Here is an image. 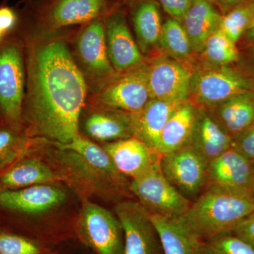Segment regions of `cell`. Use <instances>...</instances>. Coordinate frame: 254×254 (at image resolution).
I'll use <instances>...</instances> for the list:
<instances>
[{"label":"cell","instance_id":"6da1fadb","mask_svg":"<svg viewBox=\"0 0 254 254\" xmlns=\"http://www.w3.org/2000/svg\"><path fill=\"white\" fill-rule=\"evenodd\" d=\"M24 58L23 114L37 133L55 143H69L79 136L78 120L86 100L81 71L61 41L31 47Z\"/></svg>","mask_w":254,"mask_h":254},{"label":"cell","instance_id":"7a4b0ae2","mask_svg":"<svg viewBox=\"0 0 254 254\" xmlns=\"http://www.w3.org/2000/svg\"><path fill=\"white\" fill-rule=\"evenodd\" d=\"M254 212V195L216 185H206L182 216L201 240L231 232Z\"/></svg>","mask_w":254,"mask_h":254},{"label":"cell","instance_id":"3957f363","mask_svg":"<svg viewBox=\"0 0 254 254\" xmlns=\"http://www.w3.org/2000/svg\"><path fill=\"white\" fill-rule=\"evenodd\" d=\"M26 91L23 46L16 40L0 42V111L11 126L22 122Z\"/></svg>","mask_w":254,"mask_h":254},{"label":"cell","instance_id":"277c9868","mask_svg":"<svg viewBox=\"0 0 254 254\" xmlns=\"http://www.w3.org/2000/svg\"><path fill=\"white\" fill-rule=\"evenodd\" d=\"M129 190L150 213L163 216H184L192 203L167 180L160 159L146 173L131 180Z\"/></svg>","mask_w":254,"mask_h":254},{"label":"cell","instance_id":"5b68a950","mask_svg":"<svg viewBox=\"0 0 254 254\" xmlns=\"http://www.w3.org/2000/svg\"><path fill=\"white\" fill-rule=\"evenodd\" d=\"M160 166L170 183L190 201L206 187L208 164L190 145L162 155Z\"/></svg>","mask_w":254,"mask_h":254},{"label":"cell","instance_id":"8992f818","mask_svg":"<svg viewBox=\"0 0 254 254\" xmlns=\"http://www.w3.org/2000/svg\"><path fill=\"white\" fill-rule=\"evenodd\" d=\"M115 212L125 235L124 254H161L158 232L143 205L123 200L115 205Z\"/></svg>","mask_w":254,"mask_h":254},{"label":"cell","instance_id":"52a82bcc","mask_svg":"<svg viewBox=\"0 0 254 254\" xmlns=\"http://www.w3.org/2000/svg\"><path fill=\"white\" fill-rule=\"evenodd\" d=\"M80 228L87 243L98 254H124L121 224L107 209L91 202L84 203Z\"/></svg>","mask_w":254,"mask_h":254},{"label":"cell","instance_id":"ba28073f","mask_svg":"<svg viewBox=\"0 0 254 254\" xmlns=\"http://www.w3.org/2000/svg\"><path fill=\"white\" fill-rule=\"evenodd\" d=\"M150 99L148 68L145 66L110 82L97 95L98 101L107 108L129 114L139 112Z\"/></svg>","mask_w":254,"mask_h":254},{"label":"cell","instance_id":"9c48e42d","mask_svg":"<svg viewBox=\"0 0 254 254\" xmlns=\"http://www.w3.org/2000/svg\"><path fill=\"white\" fill-rule=\"evenodd\" d=\"M195 98L202 104L217 105L234 95L252 91L250 80L227 67L202 71L190 83Z\"/></svg>","mask_w":254,"mask_h":254},{"label":"cell","instance_id":"30bf717a","mask_svg":"<svg viewBox=\"0 0 254 254\" xmlns=\"http://www.w3.org/2000/svg\"><path fill=\"white\" fill-rule=\"evenodd\" d=\"M192 77L191 71L182 64L158 57L148 68L150 98L187 101Z\"/></svg>","mask_w":254,"mask_h":254},{"label":"cell","instance_id":"8fae6325","mask_svg":"<svg viewBox=\"0 0 254 254\" xmlns=\"http://www.w3.org/2000/svg\"><path fill=\"white\" fill-rule=\"evenodd\" d=\"M208 185L254 195L253 160L231 147L208 164Z\"/></svg>","mask_w":254,"mask_h":254},{"label":"cell","instance_id":"7c38bea8","mask_svg":"<svg viewBox=\"0 0 254 254\" xmlns=\"http://www.w3.org/2000/svg\"><path fill=\"white\" fill-rule=\"evenodd\" d=\"M105 29L108 58L113 67L118 71H127L140 66L143 58L125 14L120 11L110 13L105 19Z\"/></svg>","mask_w":254,"mask_h":254},{"label":"cell","instance_id":"4fadbf2b","mask_svg":"<svg viewBox=\"0 0 254 254\" xmlns=\"http://www.w3.org/2000/svg\"><path fill=\"white\" fill-rule=\"evenodd\" d=\"M108 0H53L40 10L41 23L60 28L87 24L101 17Z\"/></svg>","mask_w":254,"mask_h":254},{"label":"cell","instance_id":"5bb4252c","mask_svg":"<svg viewBox=\"0 0 254 254\" xmlns=\"http://www.w3.org/2000/svg\"><path fill=\"white\" fill-rule=\"evenodd\" d=\"M76 50L80 61L91 76L105 78L114 72L108 58L105 23L101 17L87 23L78 37Z\"/></svg>","mask_w":254,"mask_h":254},{"label":"cell","instance_id":"9a60e30c","mask_svg":"<svg viewBox=\"0 0 254 254\" xmlns=\"http://www.w3.org/2000/svg\"><path fill=\"white\" fill-rule=\"evenodd\" d=\"M103 148L120 173L131 180L146 173L161 157L134 136L105 143Z\"/></svg>","mask_w":254,"mask_h":254},{"label":"cell","instance_id":"2e32d148","mask_svg":"<svg viewBox=\"0 0 254 254\" xmlns=\"http://www.w3.org/2000/svg\"><path fill=\"white\" fill-rule=\"evenodd\" d=\"M65 198L66 194L61 189L45 184L0 190V206L26 213L46 212Z\"/></svg>","mask_w":254,"mask_h":254},{"label":"cell","instance_id":"e0dca14e","mask_svg":"<svg viewBox=\"0 0 254 254\" xmlns=\"http://www.w3.org/2000/svg\"><path fill=\"white\" fill-rule=\"evenodd\" d=\"M150 218L164 254H203V240L191 231L182 217L150 213Z\"/></svg>","mask_w":254,"mask_h":254},{"label":"cell","instance_id":"ac0fdd59","mask_svg":"<svg viewBox=\"0 0 254 254\" xmlns=\"http://www.w3.org/2000/svg\"><path fill=\"white\" fill-rule=\"evenodd\" d=\"M184 102L150 99L143 109L131 114L133 136L157 152L164 126L173 112Z\"/></svg>","mask_w":254,"mask_h":254},{"label":"cell","instance_id":"d6986e66","mask_svg":"<svg viewBox=\"0 0 254 254\" xmlns=\"http://www.w3.org/2000/svg\"><path fill=\"white\" fill-rule=\"evenodd\" d=\"M232 138L210 114L198 110L190 145L208 164L232 147Z\"/></svg>","mask_w":254,"mask_h":254},{"label":"cell","instance_id":"ffe728a7","mask_svg":"<svg viewBox=\"0 0 254 254\" xmlns=\"http://www.w3.org/2000/svg\"><path fill=\"white\" fill-rule=\"evenodd\" d=\"M210 115L232 138H235L254 125V92L234 95L217 105Z\"/></svg>","mask_w":254,"mask_h":254},{"label":"cell","instance_id":"44dd1931","mask_svg":"<svg viewBox=\"0 0 254 254\" xmlns=\"http://www.w3.org/2000/svg\"><path fill=\"white\" fill-rule=\"evenodd\" d=\"M55 145L62 150L73 152L83 158L122 193H125L127 190L130 191L125 176L120 173L103 147L81 136L76 137L66 144L55 143Z\"/></svg>","mask_w":254,"mask_h":254},{"label":"cell","instance_id":"7402d4cb","mask_svg":"<svg viewBox=\"0 0 254 254\" xmlns=\"http://www.w3.org/2000/svg\"><path fill=\"white\" fill-rule=\"evenodd\" d=\"M222 17L208 0H192L182 21L192 50H204L209 37L220 27Z\"/></svg>","mask_w":254,"mask_h":254},{"label":"cell","instance_id":"603a6c76","mask_svg":"<svg viewBox=\"0 0 254 254\" xmlns=\"http://www.w3.org/2000/svg\"><path fill=\"white\" fill-rule=\"evenodd\" d=\"M198 110L184 102L172 114L160 134L157 153L160 156L175 151L187 144L191 134Z\"/></svg>","mask_w":254,"mask_h":254},{"label":"cell","instance_id":"cb8c5ba5","mask_svg":"<svg viewBox=\"0 0 254 254\" xmlns=\"http://www.w3.org/2000/svg\"><path fill=\"white\" fill-rule=\"evenodd\" d=\"M85 127L90 136L99 141H118L133 136L131 114L118 110L92 114Z\"/></svg>","mask_w":254,"mask_h":254},{"label":"cell","instance_id":"d4e9b609","mask_svg":"<svg viewBox=\"0 0 254 254\" xmlns=\"http://www.w3.org/2000/svg\"><path fill=\"white\" fill-rule=\"evenodd\" d=\"M46 165L36 159H28L15 165L0 177L3 190H18L58 180Z\"/></svg>","mask_w":254,"mask_h":254},{"label":"cell","instance_id":"484cf974","mask_svg":"<svg viewBox=\"0 0 254 254\" xmlns=\"http://www.w3.org/2000/svg\"><path fill=\"white\" fill-rule=\"evenodd\" d=\"M133 23L140 48L148 51L160 42L161 36V15L158 3L143 0L138 3L133 12Z\"/></svg>","mask_w":254,"mask_h":254},{"label":"cell","instance_id":"4316f807","mask_svg":"<svg viewBox=\"0 0 254 254\" xmlns=\"http://www.w3.org/2000/svg\"><path fill=\"white\" fill-rule=\"evenodd\" d=\"M159 43L163 50L178 60L187 59L192 50L183 26L172 18H168L163 25Z\"/></svg>","mask_w":254,"mask_h":254},{"label":"cell","instance_id":"83f0119b","mask_svg":"<svg viewBox=\"0 0 254 254\" xmlns=\"http://www.w3.org/2000/svg\"><path fill=\"white\" fill-rule=\"evenodd\" d=\"M254 18V0H247L222 16L220 29L236 43Z\"/></svg>","mask_w":254,"mask_h":254},{"label":"cell","instance_id":"f1b7e54d","mask_svg":"<svg viewBox=\"0 0 254 254\" xmlns=\"http://www.w3.org/2000/svg\"><path fill=\"white\" fill-rule=\"evenodd\" d=\"M203 50L208 60L217 64L235 63L240 58L236 43L232 41L220 28L209 37Z\"/></svg>","mask_w":254,"mask_h":254},{"label":"cell","instance_id":"f546056e","mask_svg":"<svg viewBox=\"0 0 254 254\" xmlns=\"http://www.w3.org/2000/svg\"><path fill=\"white\" fill-rule=\"evenodd\" d=\"M203 254H254V248L227 232L203 241Z\"/></svg>","mask_w":254,"mask_h":254},{"label":"cell","instance_id":"4dcf8cb0","mask_svg":"<svg viewBox=\"0 0 254 254\" xmlns=\"http://www.w3.org/2000/svg\"><path fill=\"white\" fill-rule=\"evenodd\" d=\"M39 247L31 241L11 234L0 233V254H40Z\"/></svg>","mask_w":254,"mask_h":254},{"label":"cell","instance_id":"1f68e13d","mask_svg":"<svg viewBox=\"0 0 254 254\" xmlns=\"http://www.w3.org/2000/svg\"><path fill=\"white\" fill-rule=\"evenodd\" d=\"M232 148L250 160H254V125L232 138Z\"/></svg>","mask_w":254,"mask_h":254},{"label":"cell","instance_id":"d6a6232c","mask_svg":"<svg viewBox=\"0 0 254 254\" xmlns=\"http://www.w3.org/2000/svg\"><path fill=\"white\" fill-rule=\"evenodd\" d=\"M20 142L17 133L10 128H0V161L2 158H11Z\"/></svg>","mask_w":254,"mask_h":254},{"label":"cell","instance_id":"836d02e7","mask_svg":"<svg viewBox=\"0 0 254 254\" xmlns=\"http://www.w3.org/2000/svg\"><path fill=\"white\" fill-rule=\"evenodd\" d=\"M164 10L172 18L182 22L190 9L192 0H159Z\"/></svg>","mask_w":254,"mask_h":254},{"label":"cell","instance_id":"e575fe53","mask_svg":"<svg viewBox=\"0 0 254 254\" xmlns=\"http://www.w3.org/2000/svg\"><path fill=\"white\" fill-rule=\"evenodd\" d=\"M231 233L254 248V212L239 223Z\"/></svg>","mask_w":254,"mask_h":254},{"label":"cell","instance_id":"d590c367","mask_svg":"<svg viewBox=\"0 0 254 254\" xmlns=\"http://www.w3.org/2000/svg\"><path fill=\"white\" fill-rule=\"evenodd\" d=\"M18 14L7 5L0 6V31L6 36L17 26Z\"/></svg>","mask_w":254,"mask_h":254},{"label":"cell","instance_id":"8d00e7d4","mask_svg":"<svg viewBox=\"0 0 254 254\" xmlns=\"http://www.w3.org/2000/svg\"><path fill=\"white\" fill-rule=\"evenodd\" d=\"M212 4H215L222 10V12L227 14L230 10L234 9L247 0H208Z\"/></svg>","mask_w":254,"mask_h":254},{"label":"cell","instance_id":"74e56055","mask_svg":"<svg viewBox=\"0 0 254 254\" xmlns=\"http://www.w3.org/2000/svg\"><path fill=\"white\" fill-rule=\"evenodd\" d=\"M246 36L248 37L250 39H254V18L252 22L251 23L250 26H249L248 29L245 32Z\"/></svg>","mask_w":254,"mask_h":254},{"label":"cell","instance_id":"f35d334b","mask_svg":"<svg viewBox=\"0 0 254 254\" xmlns=\"http://www.w3.org/2000/svg\"><path fill=\"white\" fill-rule=\"evenodd\" d=\"M5 36V35L4 34V33H2V32H1V31H0V42H1V41H2V38L3 37H4Z\"/></svg>","mask_w":254,"mask_h":254},{"label":"cell","instance_id":"ab89813d","mask_svg":"<svg viewBox=\"0 0 254 254\" xmlns=\"http://www.w3.org/2000/svg\"><path fill=\"white\" fill-rule=\"evenodd\" d=\"M254 171V160H253Z\"/></svg>","mask_w":254,"mask_h":254},{"label":"cell","instance_id":"60d3db41","mask_svg":"<svg viewBox=\"0 0 254 254\" xmlns=\"http://www.w3.org/2000/svg\"></svg>","mask_w":254,"mask_h":254}]
</instances>
